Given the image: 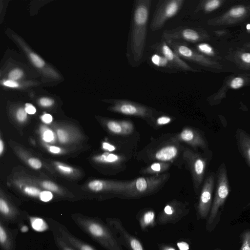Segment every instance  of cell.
Instances as JSON below:
<instances>
[{"mask_svg": "<svg viewBox=\"0 0 250 250\" xmlns=\"http://www.w3.org/2000/svg\"><path fill=\"white\" fill-rule=\"evenodd\" d=\"M213 250H221V249H220L219 248H216L215 249H214Z\"/></svg>", "mask_w": 250, "mask_h": 250, "instance_id": "cell-53", "label": "cell"}, {"mask_svg": "<svg viewBox=\"0 0 250 250\" xmlns=\"http://www.w3.org/2000/svg\"><path fill=\"white\" fill-rule=\"evenodd\" d=\"M0 218V246L2 250H16L17 230L13 231Z\"/></svg>", "mask_w": 250, "mask_h": 250, "instance_id": "cell-18", "label": "cell"}, {"mask_svg": "<svg viewBox=\"0 0 250 250\" xmlns=\"http://www.w3.org/2000/svg\"><path fill=\"white\" fill-rule=\"evenodd\" d=\"M111 111L126 116L136 117L151 123L158 113L155 109L144 104L126 99H116L112 101Z\"/></svg>", "mask_w": 250, "mask_h": 250, "instance_id": "cell-7", "label": "cell"}, {"mask_svg": "<svg viewBox=\"0 0 250 250\" xmlns=\"http://www.w3.org/2000/svg\"><path fill=\"white\" fill-rule=\"evenodd\" d=\"M246 10L243 7H238L232 8L230 10L229 14L231 17H239L245 13Z\"/></svg>", "mask_w": 250, "mask_h": 250, "instance_id": "cell-29", "label": "cell"}, {"mask_svg": "<svg viewBox=\"0 0 250 250\" xmlns=\"http://www.w3.org/2000/svg\"><path fill=\"white\" fill-rule=\"evenodd\" d=\"M162 35L165 41H182L183 42H197L201 38V35L198 30L185 26L164 30Z\"/></svg>", "mask_w": 250, "mask_h": 250, "instance_id": "cell-14", "label": "cell"}, {"mask_svg": "<svg viewBox=\"0 0 250 250\" xmlns=\"http://www.w3.org/2000/svg\"><path fill=\"white\" fill-rule=\"evenodd\" d=\"M42 120L45 123H49L52 121V117L50 114H45L42 116Z\"/></svg>", "mask_w": 250, "mask_h": 250, "instance_id": "cell-46", "label": "cell"}, {"mask_svg": "<svg viewBox=\"0 0 250 250\" xmlns=\"http://www.w3.org/2000/svg\"><path fill=\"white\" fill-rule=\"evenodd\" d=\"M220 1L218 0H211L207 1L204 3L203 8L206 11H211L217 8L220 5Z\"/></svg>", "mask_w": 250, "mask_h": 250, "instance_id": "cell-26", "label": "cell"}, {"mask_svg": "<svg viewBox=\"0 0 250 250\" xmlns=\"http://www.w3.org/2000/svg\"><path fill=\"white\" fill-rule=\"evenodd\" d=\"M58 167L61 170L65 173H70L72 171V169L70 167L67 166L58 165Z\"/></svg>", "mask_w": 250, "mask_h": 250, "instance_id": "cell-44", "label": "cell"}, {"mask_svg": "<svg viewBox=\"0 0 250 250\" xmlns=\"http://www.w3.org/2000/svg\"><path fill=\"white\" fill-rule=\"evenodd\" d=\"M240 238L241 242L240 250H250V229L244 230Z\"/></svg>", "mask_w": 250, "mask_h": 250, "instance_id": "cell-24", "label": "cell"}, {"mask_svg": "<svg viewBox=\"0 0 250 250\" xmlns=\"http://www.w3.org/2000/svg\"><path fill=\"white\" fill-rule=\"evenodd\" d=\"M22 74V72L21 70L16 69L10 72L8 77L10 80L15 81L20 78Z\"/></svg>", "mask_w": 250, "mask_h": 250, "instance_id": "cell-34", "label": "cell"}, {"mask_svg": "<svg viewBox=\"0 0 250 250\" xmlns=\"http://www.w3.org/2000/svg\"><path fill=\"white\" fill-rule=\"evenodd\" d=\"M30 224L32 228L38 231H43L48 229V224L42 218L37 217H29Z\"/></svg>", "mask_w": 250, "mask_h": 250, "instance_id": "cell-23", "label": "cell"}, {"mask_svg": "<svg viewBox=\"0 0 250 250\" xmlns=\"http://www.w3.org/2000/svg\"><path fill=\"white\" fill-rule=\"evenodd\" d=\"M42 186L45 189L54 191V192H57L59 190V188L54 183L49 182V181H44L42 184Z\"/></svg>", "mask_w": 250, "mask_h": 250, "instance_id": "cell-31", "label": "cell"}, {"mask_svg": "<svg viewBox=\"0 0 250 250\" xmlns=\"http://www.w3.org/2000/svg\"><path fill=\"white\" fill-rule=\"evenodd\" d=\"M235 136L238 151L250 167V134L238 128L236 129Z\"/></svg>", "mask_w": 250, "mask_h": 250, "instance_id": "cell-16", "label": "cell"}, {"mask_svg": "<svg viewBox=\"0 0 250 250\" xmlns=\"http://www.w3.org/2000/svg\"><path fill=\"white\" fill-rule=\"evenodd\" d=\"M3 84L10 87H17L19 86L17 83L12 80H8L3 83Z\"/></svg>", "mask_w": 250, "mask_h": 250, "instance_id": "cell-42", "label": "cell"}, {"mask_svg": "<svg viewBox=\"0 0 250 250\" xmlns=\"http://www.w3.org/2000/svg\"><path fill=\"white\" fill-rule=\"evenodd\" d=\"M16 117L18 120L20 122H23L27 117V112L25 109L21 108L19 109L16 113Z\"/></svg>", "mask_w": 250, "mask_h": 250, "instance_id": "cell-35", "label": "cell"}, {"mask_svg": "<svg viewBox=\"0 0 250 250\" xmlns=\"http://www.w3.org/2000/svg\"><path fill=\"white\" fill-rule=\"evenodd\" d=\"M30 57L34 63L38 67H42L44 64V61L34 53L30 54Z\"/></svg>", "mask_w": 250, "mask_h": 250, "instance_id": "cell-30", "label": "cell"}, {"mask_svg": "<svg viewBox=\"0 0 250 250\" xmlns=\"http://www.w3.org/2000/svg\"><path fill=\"white\" fill-rule=\"evenodd\" d=\"M190 211L188 203L173 199L167 203L157 218V224L161 225L175 224L187 215Z\"/></svg>", "mask_w": 250, "mask_h": 250, "instance_id": "cell-11", "label": "cell"}, {"mask_svg": "<svg viewBox=\"0 0 250 250\" xmlns=\"http://www.w3.org/2000/svg\"><path fill=\"white\" fill-rule=\"evenodd\" d=\"M24 191L29 196L39 198L42 192L40 189L34 187H26L24 188Z\"/></svg>", "mask_w": 250, "mask_h": 250, "instance_id": "cell-27", "label": "cell"}, {"mask_svg": "<svg viewBox=\"0 0 250 250\" xmlns=\"http://www.w3.org/2000/svg\"><path fill=\"white\" fill-rule=\"evenodd\" d=\"M158 113L150 124L154 127H161L170 123L174 120L173 117L165 114L162 113V115H157Z\"/></svg>", "mask_w": 250, "mask_h": 250, "instance_id": "cell-22", "label": "cell"}, {"mask_svg": "<svg viewBox=\"0 0 250 250\" xmlns=\"http://www.w3.org/2000/svg\"><path fill=\"white\" fill-rule=\"evenodd\" d=\"M28 227L26 226H22L21 228V230L22 232H26L27 231H28Z\"/></svg>", "mask_w": 250, "mask_h": 250, "instance_id": "cell-50", "label": "cell"}, {"mask_svg": "<svg viewBox=\"0 0 250 250\" xmlns=\"http://www.w3.org/2000/svg\"><path fill=\"white\" fill-rule=\"evenodd\" d=\"M155 53L164 56L178 71L193 72L194 69L170 47L167 42L163 40L151 46Z\"/></svg>", "mask_w": 250, "mask_h": 250, "instance_id": "cell-13", "label": "cell"}, {"mask_svg": "<svg viewBox=\"0 0 250 250\" xmlns=\"http://www.w3.org/2000/svg\"><path fill=\"white\" fill-rule=\"evenodd\" d=\"M151 5V0L134 1L129 44L130 56L136 64L144 55Z\"/></svg>", "mask_w": 250, "mask_h": 250, "instance_id": "cell-1", "label": "cell"}, {"mask_svg": "<svg viewBox=\"0 0 250 250\" xmlns=\"http://www.w3.org/2000/svg\"><path fill=\"white\" fill-rule=\"evenodd\" d=\"M28 163L31 167L35 169L41 168L42 165V162L39 159L34 158L29 159Z\"/></svg>", "mask_w": 250, "mask_h": 250, "instance_id": "cell-36", "label": "cell"}, {"mask_svg": "<svg viewBox=\"0 0 250 250\" xmlns=\"http://www.w3.org/2000/svg\"><path fill=\"white\" fill-rule=\"evenodd\" d=\"M52 198V193L50 191L47 190L42 191L40 195V199L42 201L45 202L49 201Z\"/></svg>", "mask_w": 250, "mask_h": 250, "instance_id": "cell-33", "label": "cell"}, {"mask_svg": "<svg viewBox=\"0 0 250 250\" xmlns=\"http://www.w3.org/2000/svg\"><path fill=\"white\" fill-rule=\"evenodd\" d=\"M107 129L112 133L122 136H128L135 131V126L130 120L123 119L120 120H111L106 123Z\"/></svg>", "mask_w": 250, "mask_h": 250, "instance_id": "cell-17", "label": "cell"}, {"mask_svg": "<svg viewBox=\"0 0 250 250\" xmlns=\"http://www.w3.org/2000/svg\"><path fill=\"white\" fill-rule=\"evenodd\" d=\"M177 245L179 250H188L189 246L188 243L185 242H180L177 243Z\"/></svg>", "mask_w": 250, "mask_h": 250, "instance_id": "cell-41", "label": "cell"}, {"mask_svg": "<svg viewBox=\"0 0 250 250\" xmlns=\"http://www.w3.org/2000/svg\"><path fill=\"white\" fill-rule=\"evenodd\" d=\"M24 109L27 113L29 114H34L36 111L35 107L30 104H26L25 108Z\"/></svg>", "mask_w": 250, "mask_h": 250, "instance_id": "cell-39", "label": "cell"}, {"mask_svg": "<svg viewBox=\"0 0 250 250\" xmlns=\"http://www.w3.org/2000/svg\"><path fill=\"white\" fill-rule=\"evenodd\" d=\"M51 226L52 231L58 234L61 237L76 250H97L94 247L74 236L63 225L47 219Z\"/></svg>", "mask_w": 250, "mask_h": 250, "instance_id": "cell-15", "label": "cell"}, {"mask_svg": "<svg viewBox=\"0 0 250 250\" xmlns=\"http://www.w3.org/2000/svg\"><path fill=\"white\" fill-rule=\"evenodd\" d=\"M249 206H250V201L249 202V203L245 207H248Z\"/></svg>", "mask_w": 250, "mask_h": 250, "instance_id": "cell-52", "label": "cell"}, {"mask_svg": "<svg viewBox=\"0 0 250 250\" xmlns=\"http://www.w3.org/2000/svg\"><path fill=\"white\" fill-rule=\"evenodd\" d=\"M185 148L180 142L172 136L169 138L159 143L156 142L155 145L148 147L146 150L144 151L142 158L146 160L147 162L160 161L173 164L179 158L182 159Z\"/></svg>", "mask_w": 250, "mask_h": 250, "instance_id": "cell-4", "label": "cell"}, {"mask_svg": "<svg viewBox=\"0 0 250 250\" xmlns=\"http://www.w3.org/2000/svg\"><path fill=\"white\" fill-rule=\"evenodd\" d=\"M50 151L54 153H58L60 151V148L55 146H52L50 147Z\"/></svg>", "mask_w": 250, "mask_h": 250, "instance_id": "cell-47", "label": "cell"}, {"mask_svg": "<svg viewBox=\"0 0 250 250\" xmlns=\"http://www.w3.org/2000/svg\"><path fill=\"white\" fill-rule=\"evenodd\" d=\"M172 165L168 162H152L149 165L142 167L139 172L141 174L151 176L161 175L166 173Z\"/></svg>", "mask_w": 250, "mask_h": 250, "instance_id": "cell-19", "label": "cell"}, {"mask_svg": "<svg viewBox=\"0 0 250 250\" xmlns=\"http://www.w3.org/2000/svg\"><path fill=\"white\" fill-rule=\"evenodd\" d=\"M160 250H175V249L170 246H159Z\"/></svg>", "mask_w": 250, "mask_h": 250, "instance_id": "cell-48", "label": "cell"}, {"mask_svg": "<svg viewBox=\"0 0 250 250\" xmlns=\"http://www.w3.org/2000/svg\"><path fill=\"white\" fill-rule=\"evenodd\" d=\"M170 177V174L138 177L131 180L123 198H136L153 194L161 189Z\"/></svg>", "mask_w": 250, "mask_h": 250, "instance_id": "cell-6", "label": "cell"}, {"mask_svg": "<svg viewBox=\"0 0 250 250\" xmlns=\"http://www.w3.org/2000/svg\"><path fill=\"white\" fill-rule=\"evenodd\" d=\"M105 221L106 224L122 246L127 250H146L140 240L125 229L120 219L108 217Z\"/></svg>", "mask_w": 250, "mask_h": 250, "instance_id": "cell-10", "label": "cell"}, {"mask_svg": "<svg viewBox=\"0 0 250 250\" xmlns=\"http://www.w3.org/2000/svg\"><path fill=\"white\" fill-rule=\"evenodd\" d=\"M185 0H160L154 11L150 27L152 31L161 29L166 22L181 9Z\"/></svg>", "mask_w": 250, "mask_h": 250, "instance_id": "cell-8", "label": "cell"}, {"mask_svg": "<svg viewBox=\"0 0 250 250\" xmlns=\"http://www.w3.org/2000/svg\"><path fill=\"white\" fill-rule=\"evenodd\" d=\"M215 184L216 173L214 172H208L202 184L196 206V216L198 220L205 219L209 215L213 201Z\"/></svg>", "mask_w": 250, "mask_h": 250, "instance_id": "cell-9", "label": "cell"}, {"mask_svg": "<svg viewBox=\"0 0 250 250\" xmlns=\"http://www.w3.org/2000/svg\"><path fill=\"white\" fill-rule=\"evenodd\" d=\"M241 57L243 62L250 63V53H244L241 55Z\"/></svg>", "mask_w": 250, "mask_h": 250, "instance_id": "cell-43", "label": "cell"}, {"mask_svg": "<svg viewBox=\"0 0 250 250\" xmlns=\"http://www.w3.org/2000/svg\"><path fill=\"white\" fill-rule=\"evenodd\" d=\"M40 103L43 106H49L53 103V101L47 98H42L40 99Z\"/></svg>", "mask_w": 250, "mask_h": 250, "instance_id": "cell-38", "label": "cell"}, {"mask_svg": "<svg viewBox=\"0 0 250 250\" xmlns=\"http://www.w3.org/2000/svg\"><path fill=\"white\" fill-rule=\"evenodd\" d=\"M52 232L55 244L59 250H76L67 243L58 234L53 231Z\"/></svg>", "mask_w": 250, "mask_h": 250, "instance_id": "cell-25", "label": "cell"}, {"mask_svg": "<svg viewBox=\"0 0 250 250\" xmlns=\"http://www.w3.org/2000/svg\"><path fill=\"white\" fill-rule=\"evenodd\" d=\"M57 135L60 142L64 143L67 141V134L65 131L59 129L57 131Z\"/></svg>", "mask_w": 250, "mask_h": 250, "instance_id": "cell-37", "label": "cell"}, {"mask_svg": "<svg viewBox=\"0 0 250 250\" xmlns=\"http://www.w3.org/2000/svg\"><path fill=\"white\" fill-rule=\"evenodd\" d=\"M155 216V212L151 209H146L141 212L139 222L142 230H145L147 227L154 224Z\"/></svg>", "mask_w": 250, "mask_h": 250, "instance_id": "cell-21", "label": "cell"}, {"mask_svg": "<svg viewBox=\"0 0 250 250\" xmlns=\"http://www.w3.org/2000/svg\"><path fill=\"white\" fill-rule=\"evenodd\" d=\"M246 28L248 30H250V24H248L247 25Z\"/></svg>", "mask_w": 250, "mask_h": 250, "instance_id": "cell-51", "label": "cell"}, {"mask_svg": "<svg viewBox=\"0 0 250 250\" xmlns=\"http://www.w3.org/2000/svg\"><path fill=\"white\" fill-rule=\"evenodd\" d=\"M212 157V152L201 153L185 147L183 152V162L191 173L194 191L199 195L206 171Z\"/></svg>", "mask_w": 250, "mask_h": 250, "instance_id": "cell-5", "label": "cell"}, {"mask_svg": "<svg viewBox=\"0 0 250 250\" xmlns=\"http://www.w3.org/2000/svg\"><path fill=\"white\" fill-rule=\"evenodd\" d=\"M230 191L227 167L225 163L223 162L216 173L214 196L206 226L208 232H212L219 223L225 202Z\"/></svg>", "mask_w": 250, "mask_h": 250, "instance_id": "cell-3", "label": "cell"}, {"mask_svg": "<svg viewBox=\"0 0 250 250\" xmlns=\"http://www.w3.org/2000/svg\"><path fill=\"white\" fill-rule=\"evenodd\" d=\"M53 134L50 130L46 131L43 134V139L47 142H50L53 139Z\"/></svg>", "mask_w": 250, "mask_h": 250, "instance_id": "cell-40", "label": "cell"}, {"mask_svg": "<svg viewBox=\"0 0 250 250\" xmlns=\"http://www.w3.org/2000/svg\"><path fill=\"white\" fill-rule=\"evenodd\" d=\"M198 49L202 53L210 55L213 54L212 47L206 43H200L197 46Z\"/></svg>", "mask_w": 250, "mask_h": 250, "instance_id": "cell-28", "label": "cell"}, {"mask_svg": "<svg viewBox=\"0 0 250 250\" xmlns=\"http://www.w3.org/2000/svg\"><path fill=\"white\" fill-rule=\"evenodd\" d=\"M172 136L180 143L187 144L195 151H197L198 149H200L204 152L210 151L208 142L204 132L197 128L186 126L180 132Z\"/></svg>", "mask_w": 250, "mask_h": 250, "instance_id": "cell-12", "label": "cell"}, {"mask_svg": "<svg viewBox=\"0 0 250 250\" xmlns=\"http://www.w3.org/2000/svg\"><path fill=\"white\" fill-rule=\"evenodd\" d=\"M150 60L151 63L159 69L172 73L178 72L167 60L160 54L155 53L151 56Z\"/></svg>", "mask_w": 250, "mask_h": 250, "instance_id": "cell-20", "label": "cell"}, {"mask_svg": "<svg viewBox=\"0 0 250 250\" xmlns=\"http://www.w3.org/2000/svg\"><path fill=\"white\" fill-rule=\"evenodd\" d=\"M244 80L240 77L234 78L231 82L230 87L234 89H238L243 86Z\"/></svg>", "mask_w": 250, "mask_h": 250, "instance_id": "cell-32", "label": "cell"}, {"mask_svg": "<svg viewBox=\"0 0 250 250\" xmlns=\"http://www.w3.org/2000/svg\"><path fill=\"white\" fill-rule=\"evenodd\" d=\"M3 150V144L1 140H0V154H1Z\"/></svg>", "mask_w": 250, "mask_h": 250, "instance_id": "cell-49", "label": "cell"}, {"mask_svg": "<svg viewBox=\"0 0 250 250\" xmlns=\"http://www.w3.org/2000/svg\"><path fill=\"white\" fill-rule=\"evenodd\" d=\"M71 217L80 229L106 250H123L111 229L101 219L79 214Z\"/></svg>", "mask_w": 250, "mask_h": 250, "instance_id": "cell-2", "label": "cell"}, {"mask_svg": "<svg viewBox=\"0 0 250 250\" xmlns=\"http://www.w3.org/2000/svg\"><path fill=\"white\" fill-rule=\"evenodd\" d=\"M103 147L109 151H112L115 149V146L106 142H104L103 143Z\"/></svg>", "mask_w": 250, "mask_h": 250, "instance_id": "cell-45", "label": "cell"}]
</instances>
